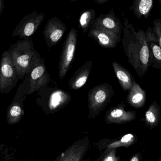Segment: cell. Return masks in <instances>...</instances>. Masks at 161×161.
Returning a JSON list of instances; mask_svg holds the SVG:
<instances>
[{"instance_id":"cell-1","label":"cell","mask_w":161,"mask_h":161,"mask_svg":"<svg viewBox=\"0 0 161 161\" xmlns=\"http://www.w3.org/2000/svg\"><path fill=\"white\" fill-rule=\"evenodd\" d=\"M122 40L123 51L128 62L138 77L143 78L150 66L147 44L145 32L138 28L136 31L129 19H124Z\"/></svg>"},{"instance_id":"cell-2","label":"cell","mask_w":161,"mask_h":161,"mask_svg":"<svg viewBox=\"0 0 161 161\" xmlns=\"http://www.w3.org/2000/svg\"><path fill=\"white\" fill-rule=\"evenodd\" d=\"M19 80H23L29 73L37 51L30 38L19 40L11 45L8 50Z\"/></svg>"},{"instance_id":"cell-3","label":"cell","mask_w":161,"mask_h":161,"mask_svg":"<svg viewBox=\"0 0 161 161\" xmlns=\"http://www.w3.org/2000/svg\"><path fill=\"white\" fill-rule=\"evenodd\" d=\"M37 103L49 112H56L67 105L71 96L65 90L56 87L48 86L38 92Z\"/></svg>"},{"instance_id":"cell-4","label":"cell","mask_w":161,"mask_h":161,"mask_svg":"<svg viewBox=\"0 0 161 161\" xmlns=\"http://www.w3.org/2000/svg\"><path fill=\"white\" fill-rule=\"evenodd\" d=\"M114 95L113 86L108 83H103L94 86L87 95L88 106L90 116L95 118L111 102Z\"/></svg>"},{"instance_id":"cell-5","label":"cell","mask_w":161,"mask_h":161,"mask_svg":"<svg viewBox=\"0 0 161 161\" xmlns=\"http://www.w3.org/2000/svg\"><path fill=\"white\" fill-rule=\"evenodd\" d=\"M30 81V95L40 90L49 84L50 75L48 73L45 64V59L41 58L38 52H36L29 73Z\"/></svg>"},{"instance_id":"cell-6","label":"cell","mask_w":161,"mask_h":161,"mask_svg":"<svg viewBox=\"0 0 161 161\" xmlns=\"http://www.w3.org/2000/svg\"><path fill=\"white\" fill-rule=\"evenodd\" d=\"M0 68V92L2 94H8L15 87L19 79L8 50L2 54Z\"/></svg>"},{"instance_id":"cell-7","label":"cell","mask_w":161,"mask_h":161,"mask_svg":"<svg viewBox=\"0 0 161 161\" xmlns=\"http://www.w3.org/2000/svg\"><path fill=\"white\" fill-rule=\"evenodd\" d=\"M77 36L78 31L72 28L64 42L58 65L60 80L64 78L73 63L77 47Z\"/></svg>"},{"instance_id":"cell-8","label":"cell","mask_w":161,"mask_h":161,"mask_svg":"<svg viewBox=\"0 0 161 161\" xmlns=\"http://www.w3.org/2000/svg\"><path fill=\"white\" fill-rule=\"evenodd\" d=\"M45 16V14L37 12H33L25 16L16 26L12 37L18 36L23 39L30 38L38 30L44 20Z\"/></svg>"},{"instance_id":"cell-9","label":"cell","mask_w":161,"mask_h":161,"mask_svg":"<svg viewBox=\"0 0 161 161\" xmlns=\"http://www.w3.org/2000/svg\"><path fill=\"white\" fill-rule=\"evenodd\" d=\"M67 30L65 24L56 17H53L47 22L44 28V38L46 44L50 48L58 44L62 40Z\"/></svg>"},{"instance_id":"cell-10","label":"cell","mask_w":161,"mask_h":161,"mask_svg":"<svg viewBox=\"0 0 161 161\" xmlns=\"http://www.w3.org/2000/svg\"><path fill=\"white\" fill-rule=\"evenodd\" d=\"M126 105L124 102L118 105L111 107L106 112L105 121L107 124H126L134 121L136 118L135 111H126Z\"/></svg>"},{"instance_id":"cell-11","label":"cell","mask_w":161,"mask_h":161,"mask_svg":"<svg viewBox=\"0 0 161 161\" xmlns=\"http://www.w3.org/2000/svg\"><path fill=\"white\" fill-rule=\"evenodd\" d=\"M88 36L96 40L101 47L106 48H114L121 41L114 34L93 24L89 30Z\"/></svg>"},{"instance_id":"cell-12","label":"cell","mask_w":161,"mask_h":161,"mask_svg":"<svg viewBox=\"0 0 161 161\" xmlns=\"http://www.w3.org/2000/svg\"><path fill=\"white\" fill-rule=\"evenodd\" d=\"M89 143L87 137L79 139L58 156L55 161H81L87 151Z\"/></svg>"},{"instance_id":"cell-13","label":"cell","mask_w":161,"mask_h":161,"mask_svg":"<svg viewBox=\"0 0 161 161\" xmlns=\"http://www.w3.org/2000/svg\"><path fill=\"white\" fill-rule=\"evenodd\" d=\"M149 56L150 65L161 70V48L152 29L148 27L145 32Z\"/></svg>"},{"instance_id":"cell-14","label":"cell","mask_w":161,"mask_h":161,"mask_svg":"<svg viewBox=\"0 0 161 161\" xmlns=\"http://www.w3.org/2000/svg\"><path fill=\"white\" fill-rule=\"evenodd\" d=\"M93 25L111 32L121 39L122 26L120 19L117 17L113 9L108 14L100 15L95 19Z\"/></svg>"},{"instance_id":"cell-15","label":"cell","mask_w":161,"mask_h":161,"mask_svg":"<svg viewBox=\"0 0 161 161\" xmlns=\"http://www.w3.org/2000/svg\"><path fill=\"white\" fill-rule=\"evenodd\" d=\"M137 141V136L136 135L127 133L119 138L102 139L99 143V147L100 149H104L103 153H105L113 149H118L121 147H129L134 145Z\"/></svg>"},{"instance_id":"cell-16","label":"cell","mask_w":161,"mask_h":161,"mask_svg":"<svg viewBox=\"0 0 161 161\" xmlns=\"http://www.w3.org/2000/svg\"><path fill=\"white\" fill-rule=\"evenodd\" d=\"M27 97L22 92L17 91L15 97L7 111V122L9 124L17 123L23 116L24 114L23 103Z\"/></svg>"},{"instance_id":"cell-17","label":"cell","mask_w":161,"mask_h":161,"mask_svg":"<svg viewBox=\"0 0 161 161\" xmlns=\"http://www.w3.org/2000/svg\"><path fill=\"white\" fill-rule=\"evenodd\" d=\"M92 67V61H86L77 69L69 82V86L70 89L78 90L85 85L91 73Z\"/></svg>"},{"instance_id":"cell-18","label":"cell","mask_w":161,"mask_h":161,"mask_svg":"<svg viewBox=\"0 0 161 161\" xmlns=\"http://www.w3.org/2000/svg\"><path fill=\"white\" fill-rule=\"evenodd\" d=\"M146 99V91L142 89L140 86L134 81L127 96V102L133 108L139 109L145 105Z\"/></svg>"},{"instance_id":"cell-19","label":"cell","mask_w":161,"mask_h":161,"mask_svg":"<svg viewBox=\"0 0 161 161\" xmlns=\"http://www.w3.org/2000/svg\"><path fill=\"white\" fill-rule=\"evenodd\" d=\"M112 65L121 88L125 92L130 91L135 81L130 71L117 62H113Z\"/></svg>"},{"instance_id":"cell-20","label":"cell","mask_w":161,"mask_h":161,"mask_svg":"<svg viewBox=\"0 0 161 161\" xmlns=\"http://www.w3.org/2000/svg\"><path fill=\"white\" fill-rule=\"evenodd\" d=\"M161 119V107L158 103L155 101L150 105L141 121H144L146 125L150 130H152L158 126Z\"/></svg>"},{"instance_id":"cell-21","label":"cell","mask_w":161,"mask_h":161,"mask_svg":"<svg viewBox=\"0 0 161 161\" xmlns=\"http://www.w3.org/2000/svg\"><path fill=\"white\" fill-rule=\"evenodd\" d=\"M153 6V0H134L130 5V10L138 19H140L142 16L147 19Z\"/></svg>"},{"instance_id":"cell-22","label":"cell","mask_w":161,"mask_h":161,"mask_svg":"<svg viewBox=\"0 0 161 161\" xmlns=\"http://www.w3.org/2000/svg\"><path fill=\"white\" fill-rule=\"evenodd\" d=\"M96 12L93 9H88L84 11L79 18V27L81 29L83 32L86 33L90 30L95 21Z\"/></svg>"},{"instance_id":"cell-23","label":"cell","mask_w":161,"mask_h":161,"mask_svg":"<svg viewBox=\"0 0 161 161\" xmlns=\"http://www.w3.org/2000/svg\"><path fill=\"white\" fill-rule=\"evenodd\" d=\"M117 148L110 150L106 153H103L99 159V161H120V156L116 155Z\"/></svg>"},{"instance_id":"cell-24","label":"cell","mask_w":161,"mask_h":161,"mask_svg":"<svg viewBox=\"0 0 161 161\" xmlns=\"http://www.w3.org/2000/svg\"><path fill=\"white\" fill-rule=\"evenodd\" d=\"M153 31L159 41V45L161 48V19H156L153 21Z\"/></svg>"},{"instance_id":"cell-25","label":"cell","mask_w":161,"mask_h":161,"mask_svg":"<svg viewBox=\"0 0 161 161\" xmlns=\"http://www.w3.org/2000/svg\"><path fill=\"white\" fill-rule=\"evenodd\" d=\"M142 156L141 153L140 152L136 153L135 154L129 161H142Z\"/></svg>"},{"instance_id":"cell-26","label":"cell","mask_w":161,"mask_h":161,"mask_svg":"<svg viewBox=\"0 0 161 161\" xmlns=\"http://www.w3.org/2000/svg\"><path fill=\"white\" fill-rule=\"evenodd\" d=\"M4 4L3 0L0 1V15H2L4 12Z\"/></svg>"},{"instance_id":"cell-27","label":"cell","mask_w":161,"mask_h":161,"mask_svg":"<svg viewBox=\"0 0 161 161\" xmlns=\"http://www.w3.org/2000/svg\"><path fill=\"white\" fill-rule=\"evenodd\" d=\"M108 0H96L95 2L99 4H103L106 3Z\"/></svg>"},{"instance_id":"cell-28","label":"cell","mask_w":161,"mask_h":161,"mask_svg":"<svg viewBox=\"0 0 161 161\" xmlns=\"http://www.w3.org/2000/svg\"><path fill=\"white\" fill-rule=\"evenodd\" d=\"M81 161H88V160H82ZM96 161H99V158H98V159H97V160H96Z\"/></svg>"},{"instance_id":"cell-29","label":"cell","mask_w":161,"mask_h":161,"mask_svg":"<svg viewBox=\"0 0 161 161\" xmlns=\"http://www.w3.org/2000/svg\"><path fill=\"white\" fill-rule=\"evenodd\" d=\"M158 161H161V155H160V157H159V159Z\"/></svg>"},{"instance_id":"cell-30","label":"cell","mask_w":161,"mask_h":161,"mask_svg":"<svg viewBox=\"0 0 161 161\" xmlns=\"http://www.w3.org/2000/svg\"><path fill=\"white\" fill-rule=\"evenodd\" d=\"M159 3H160V4H161V0H159Z\"/></svg>"}]
</instances>
